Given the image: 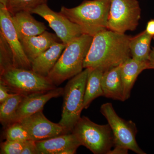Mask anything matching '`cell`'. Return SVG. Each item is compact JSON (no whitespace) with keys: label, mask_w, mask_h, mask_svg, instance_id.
I'll return each instance as SVG.
<instances>
[{"label":"cell","mask_w":154,"mask_h":154,"mask_svg":"<svg viewBox=\"0 0 154 154\" xmlns=\"http://www.w3.org/2000/svg\"><path fill=\"white\" fill-rule=\"evenodd\" d=\"M131 36L107 30L93 36L84 63V68H99L105 72L121 65L131 58Z\"/></svg>","instance_id":"obj_1"},{"label":"cell","mask_w":154,"mask_h":154,"mask_svg":"<svg viewBox=\"0 0 154 154\" xmlns=\"http://www.w3.org/2000/svg\"><path fill=\"white\" fill-rule=\"evenodd\" d=\"M72 133L94 154H107L114 146L112 130L108 124L99 125L85 116L80 118Z\"/></svg>","instance_id":"obj_5"},{"label":"cell","mask_w":154,"mask_h":154,"mask_svg":"<svg viewBox=\"0 0 154 154\" xmlns=\"http://www.w3.org/2000/svg\"><path fill=\"white\" fill-rule=\"evenodd\" d=\"M25 95L15 94L0 105V122L6 128L15 122L18 108Z\"/></svg>","instance_id":"obj_21"},{"label":"cell","mask_w":154,"mask_h":154,"mask_svg":"<svg viewBox=\"0 0 154 154\" xmlns=\"http://www.w3.org/2000/svg\"><path fill=\"white\" fill-rule=\"evenodd\" d=\"M25 142L6 140L1 143L0 154H21Z\"/></svg>","instance_id":"obj_25"},{"label":"cell","mask_w":154,"mask_h":154,"mask_svg":"<svg viewBox=\"0 0 154 154\" xmlns=\"http://www.w3.org/2000/svg\"><path fill=\"white\" fill-rule=\"evenodd\" d=\"M153 37L147 33L146 30L134 37H131L129 42L131 57L139 61H149Z\"/></svg>","instance_id":"obj_19"},{"label":"cell","mask_w":154,"mask_h":154,"mask_svg":"<svg viewBox=\"0 0 154 154\" xmlns=\"http://www.w3.org/2000/svg\"><path fill=\"white\" fill-rule=\"evenodd\" d=\"M110 0H85L79 5L61 8L60 13L79 25L84 34L94 36L107 30Z\"/></svg>","instance_id":"obj_2"},{"label":"cell","mask_w":154,"mask_h":154,"mask_svg":"<svg viewBox=\"0 0 154 154\" xmlns=\"http://www.w3.org/2000/svg\"><path fill=\"white\" fill-rule=\"evenodd\" d=\"M31 14H36L45 19L62 42L67 45L75 38L84 34L79 25L50 8L47 4L38 6Z\"/></svg>","instance_id":"obj_9"},{"label":"cell","mask_w":154,"mask_h":154,"mask_svg":"<svg viewBox=\"0 0 154 154\" xmlns=\"http://www.w3.org/2000/svg\"><path fill=\"white\" fill-rule=\"evenodd\" d=\"M31 14L29 12H21L12 16V21L20 40L37 36L46 31L44 23L37 21Z\"/></svg>","instance_id":"obj_16"},{"label":"cell","mask_w":154,"mask_h":154,"mask_svg":"<svg viewBox=\"0 0 154 154\" xmlns=\"http://www.w3.org/2000/svg\"><path fill=\"white\" fill-rule=\"evenodd\" d=\"M146 31L149 35L154 36V19L150 20L148 22Z\"/></svg>","instance_id":"obj_29"},{"label":"cell","mask_w":154,"mask_h":154,"mask_svg":"<svg viewBox=\"0 0 154 154\" xmlns=\"http://www.w3.org/2000/svg\"><path fill=\"white\" fill-rule=\"evenodd\" d=\"M8 0H0V4H3L6 6Z\"/></svg>","instance_id":"obj_31"},{"label":"cell","mask_w":154,"mask_h":154,"mask_svg":"<svg viewBox=\"0 0 154 154\" xmlns=\"http://www.w3.org/2000/svg\"><path fill=\"white\" fill-rule=\"evenodd\" d=\"M0 82L5 84L14 94L24 95L55 89L48 77L42 76L32 70L12 66L0 73Z\"/></svg>","instance_id":"obj_6"},{"label":"cell","mask_w":154,"mask_h":154,"mask_svg":"<svg viewBox=\"0 0 154 154\" xmlns=\"http://www.w3.org/2000/svg\"><path fill=\"white\" fill-rule=\"evenodd\" d=\"M93 38L91 35L83 34L67 45L48 76L55 85H60L82 71Z\"/></svg>","instance_id":"obj_3"},{"label":"cell","mask_w":154,"mask_h":154,"mask_svg":"<svg viewBox=\"0 0 154 154\" xmlns=\"http://www.w3.org/2000/svg\"><path fill=\"white\" fill-rule=\"evenodd\" d=\"M39 154H74L82 144L72 133L36 141Z\"/></svg>","instance_id":"obj_13"},{"label":"cell","mask_w":154,"mask_h":154,"mask_svg":"<svg viewBox=\"0 0 154 154\" xmlns=\"http://www.w3.org/2000/svg\"><path fill=\"white\" fill-rule=\"evenodd\" d=\"M114 149L108 152L107 154H126L128 153V149L120 146H114Z\"/></svg>","instance_id":"obj_28"},{"label":"cell","mask_w":154,"mask_h":154,"mask_svg":"<svg viewBox=\"0 0 154 154\" xmlns=\"http://www.w3.org/2000/svg\"><path fill=\"white\" fill-rule=\"evenodd\" d=\"M15 94L11 92L10 89L5 84L0 82V103H2Z\"/></svg>","instance_id":"obj_27"},{"label":"cell","mask_w":154,"mask_h":154,"mask_svg":"<svg viewBox=\"0 0 154 154\" xmlns=\"http://www.w3.org/2000/svg\"><path fill=\"white\" fill-rule=\"evenodd\" d=\"M121 66L114 67L104 72L101 80V85L103 96L109 99L124 102Z\"/></svg>","instance_id":"obj_17"},{"label":"cell","mask_w":154,"mask_h":154,"mask_svg":"<svg viewBox=\"0 0 154 154\" xmlns=\"http://www.w3.org/2000/svg\"><path fill=\"white\" fill-rule=\"evenodd\" d=\"M19 122L27 130L31 140L36 141L67 133L59 123L48 120L42 111L25 117Z\"/></svg>","instance_id":"obj_11"},{"label":"cell","mask_w":154,"mask_h":154,"mask_svg":"<svg viewBox=\"0 0 154 154\" xmlns=\"http://www.w3.org/2000/svg\"><path fill=\"white\" fill-rule=\"evenodd\" d=\"M66 45L57 42L31 62V70L42 76H48Z\"/></svg>","instance_id":"obj_15"},{"label":"cell","mask_w":154,"mask_h":154,"mask_svg":"<svg viewBox=\"0 0 154 154\" xmlns=\"http://www.w3.org/2000/svg\"><path fill=\"white\" fill-rule=\"evenodd\" d=\"M149 69H154V48L151 50L149 60Z\"/></svg>","instance_id":"obj_30"},{"label":"cell","mask_w":154,"mask_h":154,"mask_svg":"<svg viewBox=\"0 0 154 154\" xmlns=\"http://www.w3.org/2000/svg\"><path fill=\"white\" fill-rule=\"evenodd\" d=\"M88 69L89 72L84 102V109H86L88 108L94 99L104 95L101 80L104 72L99 68Z\"/></svg>","instance_id":"obj_20"},{"label":"cell","mask_w":154,"mask_h":154,"mask_svg":"<svg viewBox=\"0 0 154 154\" xmlns=\"http://www.w3.org/2000/svg\"><path fill=\"white\" fill-rule=\"evenodd\" d=\"M63 88H56L48 91L25 95L17 110L15 122H19L25 117L42 111L45 105L49 100L63 95Z\"/></svg>","instance_id":"obj_12"},{"label":"cell","mask_w":154,"mask_h":154,"mask_svg":"<svg viewBox=\"0 0 154 154\" xmlns=\"http://www.w3.org/2000/svg\"><path fill=\"white\" fill-rule=\"evenodd\" d=\"M1 34V33H0ZM14 66L13 55L10 46L2 34L0 35V73Z\"/></svg>","instance_id":"obj_24"},{"label":"cell","mask_w":154,"mask_h":154,"mask_svg":"<svg viewBox=\"0 0 154 154\" xmlns=\"http://www.w3.org/2000/svg\"><path fill=\"white\" fill-rule=\"evenodd\" d=\"M141 9L137 0H110L107 28L121 33L134 31L139 25Z\"/></svg>","instance_id":"obj_8"},{"label":"cell","mask_w":154,"mask_h":154,"mask_svg":"<svg viewBox=\"0 0 154 154\" xmlns=\"http://www.w3.org/2000/svg\"><path fill=\"white\" fill-rule=\"evenodd\" d=\"M48 0H8L6 7L11 16L21 12L32 11L38 6L47 3Z\"/></svg>","instance_id":"obj_22"},{"label":"cell","mask_w":154,"mask_h":154,"mask_svg":"<svg viewBox=\"0 0 154 154\" xmlns=\"http://www.w3.org/2000/svg\"><path fill=\"white\" fill-rule=\"evenodd\" d=\"M89 69L71 78L63 91L62 113L59 124L67 133H72L84 109V97Z\"/></svg>","instance_id":"obj_4"},{"label":"cell","mask_w":154,"mask_h":154,"mask_svg":"<svg viewBox=\"0 0 154 154\" xmlns=\"http://www.w3.org/2000/svg\"><path fill=\"white\" fill-rule=\"evenodd\" d=\"M5 128L6 140L25 142L31 140L27 130L19 122H15Z\"/></svg>","instance_id":"obj_23"},{"label":"cell","mask_w":154,"mask_h":154,"mask_svg":"<svg viewBox=\"0 0 154 154\" xmlns=\"http://www.w3.org/2000/svg\"><path fill=\"white\" fill-rule=\"evenodd\" d=\"M0 33L2 35L12 51L14 66L18 68L31 69V63L23 50L7 7L0 4Z\"/></svg>","instance_id":"obj_10"},{"label":"cell","mask_w":154,"mask_h":154,"mask_svg":"<svg viewBox=\"0 0 154 154\" xmlns=\"http://www.w3.org/2000/svg\"><path fill=\"white\" fill-rule=\"evenodd\" d=\"M21 154H39L36 141L29 140L25 141Z\"/></svg>","instance_id":"obj_26"},{"label":"cell","mask_w":154,"mask_h":154,"mask_svg":"<svg viewBox=\"0 0 154 154\" xmlns=\"http://www.w3.org/2000/svg\"><path fill=\"white\" fill-rule=\"evenodd\" d=\"M100 112L107 119L112 130L114 146L123 147L137 154H146L137 142V129L134 122L119 117L114 110L112 103L110 102L102 105Z\"/></svg>","instance_id":"obj_7"},{"label":"cell","mask_w":154,"mask_h":154,"mask_svg":"<svg viewBox=\"0 0 154 154\" xmlns=\"http://www.w3.org/2000/svg\"><path fill=\"white\" fill-rule=\"evenodd\" d=\"M146 69H149V61H139L132 57L121 65V79L125 101L130 97L131 90L139 75Z\"/></svg>","instance_id":"obj_18"},{"label":"cell","mask_w":154,"mask_h":154,"mask_svg":"<svg viewBox=\"0 0 154 154\" xmlns=\"http://www.w3.org/2000/svg\"><path fill=\"white\" fill-rule=\"evenodd\" d=\"M58 38L56 35L45 31L37 36L23 38L20 41L25 54L31 63L53 45L59 42Z\"/></svg>","instance_id":"obj_14"}]
</instances>
